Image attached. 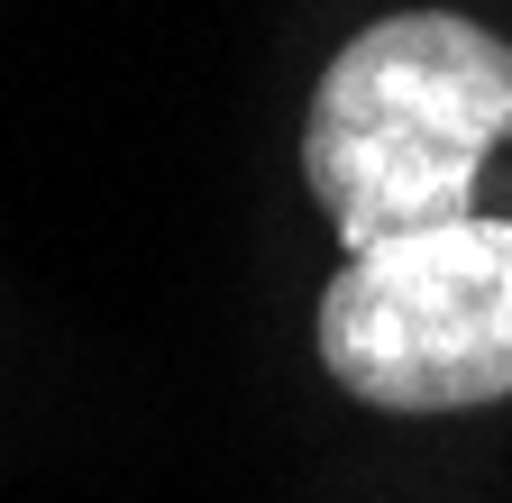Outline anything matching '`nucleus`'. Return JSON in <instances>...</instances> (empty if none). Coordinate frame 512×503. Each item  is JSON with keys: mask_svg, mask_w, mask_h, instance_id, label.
<instances>
[{"mask_svg": "<svg viewBox=\"0 0 512 503\" xmlns=\"http://www.w3.org/2000/svg\"><path fill=\"white\" fill-rule=\"evenodd\" d=\"M320 366L375 412H476L512 394V220L375 238L320 293Z\"/></svg>", "mask_w": 512, "mask_h": 503, "instance_id": "f03ea898", "label": "nucleus"}, {"mask_svg": "<svg viewBox=\"0 0 512 503\" xmlns=\"http://www.w3.org/2000/svg\"><path fill=\"white\" fill-rule=\"evenodd\" d=\"M512 138V37L458 10L357 28L311 92L302 174L348 257L476 211L485 156Z\"/></svg>", "mask_w": 512, "mask_h": 503, "instance_id": "f257e3e1", "label": "nucleus"}]
</instances>
